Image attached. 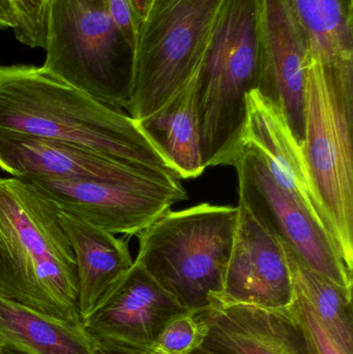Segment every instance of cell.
<instances>
[{
    "mask_svg": "<svg viewBox=\"0 0 353 354\" xmlns=\"http://www.w3.org/2000/svg\"><path fill=\"white\" fill-rule=\"evenodd\" d=\"M285 250L294 292L310 306L346 353L353 354L352 293L305 266L288 248Z\"/></svg>",
    "mask_w": 353,
    "mask_h": 354,
    "instance_id": "20",
    "label": "cell"
},
{
    "mask_svg": "<svg viewBox=\"0 0 353 354\" xmlns=\"http://www.w3.org/2000/svg\"><path fill=\"white\" fill-rule=\"evenodd\" d=\"M204 335L199 316L186 312L168 322L153 348L165 354H192L202 344Z\"/></svg>",
    "mask_w": 353,
    "mask_h": 354,
    "instance_id": "21",
    "label": "cell"
},
{
    "mask_svg": "<svg viewBox=\"0 0 353 354\" xmlns=\"http://www.w3.org/2000/svg\"><path fill=\"white\" fill-rule=\"evenodd\" d=\"M257 88L283 115L298 147L305 140L308 41L292 0H258Z\"/></svg>",
    "mask_w": 353,
    "mask_h": 354,
    "instance_id": "10",
    "label": "cell"
},
{
    "mask_svg": "<svg viewBox=\"0 0 353 354\" xmlns=\"http://www.w3.org/2000/svg\"><path fill=\"white\" fill-rule=\"evenodd\" d=\"M305 140L309 185L340 255L353 272V89L306 73Z\"/></svg>",
    "mask_w": 353,
    "mask_h": 354,
    "instance_id": "7",
    "label": "cell"
},
{
    "mask_svg": "<svg viewBox=\"0 0 353 354\" xmlns=\"http://www.w3.org/2000/svg\"><path fill=\"white\" fill-rule=\"evenodd\" d=\"M288 310L306 333L316 354H347L321 324L310 306L300 295L294 292V304Z\"/></svg>",
    "mask_w": 353,
    "mask_h": 354,
    "instance_id": "23",
    "label": "cell"
},
{
    "mask_svg": "<svg viewBox=\"0 0 353 354\" xmlns=\"http://www.w3.org/2000/svg\"><path fill=\"white\" fill-rule=\"evenodd\" d=\"M59 220L76 260L79 311L82 319L122 280L134 260L128 243L115 234L61 210Z\"/></svg>",
    "mask_w": 353,
    "mask_h": 354,
    "instance_id": "16",
    "label": "cell"
},
{
    "mask_svg": "<svg viewBox=\"0 0 353 354\" xmlns=\"http://www.w3.org/2000/svg\"><path fill=\"white\" fill-rule=\"evenodd\" d=\"M238 218V206L168 210L137 235L135 262L187 311L201 313L221 295Z\"/></svg>",
    "mask_w": 353,
    "mask_h": 354,
    "instance_id": "3",
    "label": "cell"
},
{
    "mask_svg": "<svg viewBox=\"0 0 353 354\" xmlns=\"http://www.w3.org/2000/svg\"><path fill=\"white\" fill-rule=\"evenodd\" d=\"M43 68L117 110H128L135 49L106 8L85 0H49Z\"/></svg>",
    "mask_w": 353,
    "mask_h": 354,
    "instance_id": "6",
    "label": "cell"
},
{
    "mask_svg": "<svg viewBox=\"0 0 353 354\" xmlns=\"http://www.w3.org/2000/svg\"><path fill=\"white\" fill-rule=\"evenodd\" d=\"M258 0H228L205 56L198 93L205 169L233 166L242 149L246 97L257 88Z\"/></svg>",
    "mask_w": 353,
    "mask_h": 354,
    "instance_id": "4",
    "label": "cell"
},
{
    "mask_svg": "<svg viewBox=\"0 0 353 354\" xmlns=\"http://www.w3.org/2000/svg\"><path fill=\"white\" fill-rule=\"evenodd\" d=\"M97 354H165L155 348H142V347L126 346L111 342L97 341Z\"/></svg>",
    "mask_w": 353,
    "mask_h": 354,
    "instance_id": "25",
    "label": "cell"
},
{
    "mask_svg": "<svg viewBox=\"0 0 353 354\" xmlns=\"http://www.w3.org/2000/svg\"><path fill=\"white\" fill-rule=\"evenodd\" d=\"M233 245L218 299L265 309L287 310L294 282L282 241L246 205L238 202Z\"/></svg>",
    "mask_w": 353,
    "mask_h": 354,
    "instance_id": "11",
    "label": "cell"
},
{
    "mask_svg": "<svg viewBox=\"0 0 353 354\" xmlns=\"http://www.w3.org/2000/svg\"><path fill=\"white\" fill-rule=\"evenodd\" d=\"M0 295L70 322L81 319L76 260L53 202L0 177Z\"/></svg>",
    "mask_w": 353,
    "mask_h": 354,
    "instance_id": "2",
    "label": "cell"
},
{
    "mask_svg": "<svg viewBox=\"0 0 353 354\" xmlns=\"http://www.w3.org/2000/svg\"><path fill=\"white\" fill-rule=\"evenodd\" d=\"M3 342H2L1 339H0V349H1V347L3 346Z\"/></svg>",
    "mask_w": 353,
    "mask_h": 354,
    "instance_id": "31",
    "label": "cell"
},
{
    "mask_svg": "<svg viewBox=\"0 0 353 354\" xmlns=\"http://www.w3.org/2000/svg\"><path fill=\"white\" fill-rule=\"evenodd\" d=\"M205 328L196 351L207 354H316L289 310L228 303L213 297L197 314Z\"/></svg>",
    "mask_w": 353,
    "mask_h": 354,
    "instance_id": "13",
    "label": "cell"
},
{
    "mask_svg": "<svg viewBox=\"0 0 353 354\" xmlns=\"http://www.w3.org/2000/svg\"><path fill=\"white\" fill-rule=\"evenodd\" d=\"M106 10L126 41L135 49L138 37L139 21L131 2L128 0H107Z\"/></svg>",
    "mask_w": 353,
    "mask_h": 354,
    "instance_id": "24",
    "label": "cell"
},
{
    "mask_svg": "<svg viewBox=\"0 0 353 354\" xmlns=\"http://www.w3.org/2000/svg\"><path fill=\"white\" fill-rule=\"evenodd\" d=\"M186 312L134 260L122 280L82 318V324L95 340L153 348L168 322Z\"/></svg>",
    "mask_w": 353,
    "mask_h": 354,
    "instance_id": "12",
    "label": "cell"
},
{
    "mask_svg": "<svg viewBox=\"0 0 353 354\" xmlns=\"http://www.w3.org/2000/svg\"><path fill=\"white\" fill-rule=\"evenodd\" d=\"M308 41L307 71L353 88V18L341 0H292Z\"/></svg>",
    "mask_w": 353,
    "mask_h": 354,
    "instance_id": "17",
    "label": "cell"
},
{
    "mask_svg": "<svg viewBox=\"0 0 353 354\" xmlns=\"http://www.w3.org/2000/svg\"><path fill=\"white\" fill-rule=\"evenodd\" d=\"M17 14L18 26L16 39L31 48H45L46 12L49 0H12Z\"/></svg>",
    "mask_w": 353,
    "mask_h": 354,
    "instance_id": "22",
    "label": "cell"
},
{
    "mask_svg": "<svg viewBox=\"0 0 353 354\" xmlns=\"http://www.w3.org/2000/svg\"><path fill=\"white\" fill-rule=\"evenodd\" d=\"M18 26V14L12 0H0V28H12Z\"/></svg>",
    "mask_w": 353,
    "mask_h": 354,
    "instance_id": "26",
    "label": "cell"
},
{
    "mask_svg": "<svg viewBox=\"0 0 353 354\" xmlns=\"http://www.w3.org/2000/svg\"><path fill=\"white\" fill-rule=\"evenodd\" d=\"M128 1L132 4L133 10L138 19L139 26H140V23L142 22L143 18L146 15L151 0H128Z\"/></svg>",
    "mask_w": 353,
    "mask_h": 354,
    "instance_id": "27",
    "label": "cell"
},
{
    "mask_svg": "<svg viewBox=\"0 0 353 354\" xmlns=\"http://www.w3.org/2000/svg\"><path fill=\"white\" fill-rule=\"evenodd\" d=\"M0 131L81 145L124 163L178 177L138 122L43 66H0Z\"/></svg>",
    "mask_w": 353,
    "mask_h": 354,
    "instance_id": "1",
    "label": "cell"
},
{
    "mask_svg": "<svg viewBox=\"0 0 353 354\" xmlns=\"http://www.w3.org/2000/svg\"><path fill=\"white\" fill-rule=\"evenodd\" d=\"M0 339L6 346L27 354H97V340L82 320L47 315L2 295Z\"/></svg>",
    "mask_w": 353,
    "mask_h": 354,
    "instance_id": "19",
    "label": "cell"
},
{
    "mask_svg": "<svg viewBox=\"0 0 353 354\" xmlns=\"http://www.w3.org/2000/svg\"><path fill=\"white\" fill-rule=\"evenodd\" d=\"M347 14L353 18V0H341Z\"/></svg>",
    "mask_w": 353,
    "mask_h": 354,
    "instance_id": "29",
    "label": "cell"
},
{
    "mask_svg": "<svg viewBox=\"0 0 353 354\" xmlns=\"http://www.w3.org/2000/svg\"><path fill=\"white\" fill-rule=\"evenodd\" d=\"M246 103L242 145L258 151L276 180L296 196L327 229L311 191L300 147L294 141L279 108L256 88L249 91Z\"/></svg>",
    "mask_w": 353,
    "mask_h": 354,
    "instance_id": "15",
    "label": "cell"
},
{
    "mask_svg": "<svg viewBox=\"0 0 353 354\" xmlns=\"http://www.w3.org/2000/svg\"><path fill=\"white\" fill-rule=\"evenodd\" d=\"M85 1L90 6H95V8H106V3H107V0H85Z\"/></svg>",
    "mask_w": 353,
    "mask_h": 354,
    "instance_id": "28",
    "label": "cell"
},
{
    "mask_svg": "<svg viewBox=\"0 0 353 354\" xmlns=\"http://www.w3.org/2000/svg\"><path fill=\"white\" fill-rule=\"evenodd\" d=\"M200 77L191 80L165 106L139 122L180 179L205 171L201 153L198 93Z\"/></svg>",
    "mask_w": 353,
    "mask_h": 354,
    "instance_id": "18",
    "label": "cell"
},
{
    "mask_svg": "<svg viewBox=\"0 0 353 354\" xmlns=\"http://www.w3.org/2000/svg\"><path fill=\"white\" fill-rule=\"evenodd\" d=\"M61 212L112 234L138 235L170 208L188 199L182 179L149 177L134 183L24 178Z\"/></svg>",
    "mask_w": 353,
    "mask_h": 354,
    "instance_id": "9",
    "label": "cell"
},
{
    "mask_svg": "<svg viewBox=\"0 0 353 354\" xmlns=\"http://www.w3.org/2000/svg\"><path fill=\"white\" fill-rule=\"evenodd\" d=\"M192 354H207V353H200V351H195V353H192Z\"/></svg>",
    "mask_w": 353,
    "mask_h": 354,
    "instance_id": "32",
    "label": "cell"
},
{
    "mask_svg": "<svg viewBox=\"0 0 353 354\" xmlns=\"http://www.w3.org/2000/svg\"><path fill=\"white\" fill-rule=\"evenodd\" d=\"M228 0H151L139 26L128 114L140 122L201 76Z\"/></svg>",
    "mask_w": 353,
    "mask_h": 354,
    "instance_id": "5",
    "label": "cell"
},
{
    "mask_svg": "<svg viewBox=\"0 0 353 354\" xmlns=\"http://www.w3.org/2000/svg\"><path fill=\"white\" fill-rule=\"evenodd\" d=\"M240 203L254 212L305 266L352 293L348 270L327 227L282 187L254 147L242 145L234 161Z\"/></svg>",
    "mask_w": 353,
    "mask_h": 354,
    "instance_id": "8",
    "label": "cell"
},
{
    "mask_svg": "<svg viewBox=\"0 0 353 354\" xmlns=\"http://www.w3.org/2000/svg\"><path fill=\"white\" fill-rule=\"evenodd\" d=\"M0 354H27L22 353V351H16V349L12 348V347L6 346L3 345L0 349Z\"/></svg>",
    "mask_w": 353,
    "mask_h": 354,
    "instance_id": "30",
    "label": "cell"
},
{
    "mask_svg": "<svg viewBox=\"0 0 353 354\" xmlns=\"http://www.w3.org/2000/svg\"><path fill=\"white\" fill-rule=\"evenodd\" d=\"M0 170L20 179H83L111 183L173 176L124 163L81 145L3 131H0Z\"/></svg>",
    "mask_w": 353,
    "mask_h": 354,
    "instance_id": "14",
    "label": "cell"
}]
</instances>
